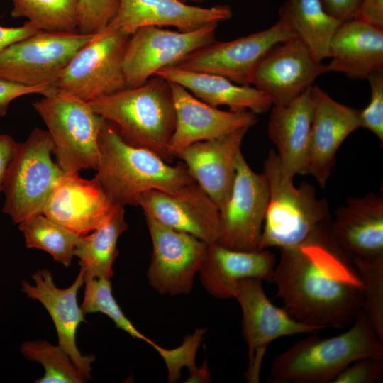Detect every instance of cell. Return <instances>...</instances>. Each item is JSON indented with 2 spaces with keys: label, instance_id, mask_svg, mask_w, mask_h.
<instances>
[{
  "label": "cell",
  "instance_id": "obj_1",
  "mask_svg": "<svg viewBox=\"0 0 383 383\" xmlns=\"http://www.w3.org/2000/svg\"><path fill=\"white\" fill-rule=\"evenodd\" d=\"M328 226L299 247L280 250L271 280L282 308L320 330L348 327L362 309L360 275L333 241Z\"/></svg>",
  "mask_w": 383,
  "mask_h": 383
},
{
  "label": "cell",
  "instance_id": "obj_2",
  "mask_svg": "<svg viewBox=\"0 0 383 383\" xmlns=\"http://www.w3.org/2000/svg\"><path fill=\"white\" fill-rule=\"evenodd\" d=\"M96 170L95 177L106 194L123 207L138 206L139 197L148 191L175 193L196 182L183 162L170 165L150 150L128 144L105 119L99 138Z\"/></svg>",
  "mask_w": 383,
  "mask_h": 383
},
{
  "label": "cell",
  "instance_id": "obj_3",
  "mask_svg": "<svg viewBox=\"0 0 383 383\" xmlns=\"http://www.w3.org/2000/svg\"><path fill=\"white\" fill-rule=\"evenodd\" d=\"M344 332L326 338L311 335L273 360L271 382L331 383L349 364L363 357H383V340L360 311Z\"/></svg>",
  "mask_w": 383,
  "mask_h": 383
},
{
  "label": "cell",
  "instance_id": "obj_4",
  "mask_svg": "<svg viewBox=\"0 0 383 383\" xmlns=\"http://www.w3.org/2000/svg\"><path fill=\"white\" fill-rule=\"evenodd\" d=\"M94 111L111 123L128 144L172 161L168 144L176 123L169 82L154 75L143 84L126 87L89 102Z\"/></svg>",
  "mask_w": 383,
  "mask_h": 383
},
{
  "label": "cell",
  "instance_id": "obj_5",
  "mask_svg": "<svg viewBox=\"0 0 383 383\" xmlns=\"http://www.w3.org/2000/svg\"><path fill=\"white\" fill-rule=\"evenodd\" d=\"M269 186V201L260 250L299 247L320 228L329 223L328 203L318 199L314 187L302 182L298 187L284 172L274 149L264 161Z\"/></svg>",
  "mask_w": 383,
  "mask_h": 383
},
{
  "label": "cell",
  "instance_id": "obj_6",
  "mask_svg": "<svg viewBox=\"0 0 383 383\" xmlns=\"http://www.w3.org/2000/svg\"><path fill=\"white\" fill-rule=\"evenodd\" d=\"M33 106L48 128L62 170H96L104 118L89 103L57 89L33 102Z\"/></svg>",
  "mask_w": 383,
  "mask_h": 383
},
{
  "label": "cell",
  "instance_id": "obj_7",
  "mask_svg": "<svg viewBox=\"0 0 383 383\" xmlns=\"http://www.w3.org/2000/svg\"><path fill=\"white\" fill-rule=\"evenodd\" d=\"M52 138L47 130L34 128L18 143L4 179L2 211L19 224L43 213L55 186L65 172L52 161Z\"/></svg>",
  "mask_w": 383,
  "mask_h": 383
},
{
  "label": "cell",
  "instance_id": "obj_8",
  "mask_svg": "<svg viewBox=\"0 0 383 383\" xmlns=\"http://www.w3.org/2000/svg\"><path fill=\"white\" fill-rule=\"evenodd\" d=\"M95 34L40 30L0 52V78L28 87L56 88L60 74Z\"/></svg>",
  "mask_w": 383,
  "mask_h": 383
},
{
  "label": "cell",
  "instance_id": "obj_9",
  "mask_svg": "<svg viewBox=\"0 0 383 383\" xmlns=\"http://www.w3.org/2000/svg\"><path fill=\"white\" fill-rule=\"evenodd\" d=\"M131 35L122 30L96 33L60 74L56 89L90 102L128 87L123 62Z\"/></svg>",
  "mask_w": 383,
  "mask_h": 383
},
{
  "label": "cell",
  "instance_id": "obj_10",
  "mask_svg": "<svg viewBox=\"0 0 383 383\" xmlns=\"http://www.w3.org/2000/svg\"><path fill=\"white\" fill-rule=\"evenodd\" d=\"M262 282L257 279H242L233 294L242 311V331L248 349L245 377L250 383L260 382L263 358L272 342L284 336L320 331L296 321L283 308L272 303Z\"/></svg>",
  "mask_w": 383,
  "mask_h": 383
},
{
  "label": "cell",
  "instance_id": "obj_11",
  "mask_svg": "<svg viewBox=\"0 0 383 383\" xmlns=\"http://www.w3.org/2000/svg\"><path fill=\"white\" fill-rule=\"evenodd\" d=\"M268 201L265 174L254 172L240 152L230 196L219 210L216 243L233 250H259Z\"/></svg>",
  "mask_w": 383,
  "mask_h": 383
},
{
  "label": "cell",
  "instance_id": "obj_12",
  "mask_svg": "<svg viewBox=\"0 0 383 383\" xmlns=\"http://www.w3.org/2000/svg\"><path fill=\"white\" fill-rule=\"evenodd\" d=\"M282 18L270 28L233 40H216L195 50L176 66L190 71L224 77L231 82L250 86L255 70L274 46L294 38Z\"/></svg>",
  "mask_w": 383,
  "mask_h": 383
},
{
  "label": "cell",
  "instance_id": "obj_13",
  "mask_svg": "<svg viewBox=\"0 0 383 383\" xmlns=\"http://www.w3.org/2000/svg\"><path fill=\"white\" fill-rule=\"evenodd\" d=\"M218 23L191 31H172L144 26L130 37L123 57V70L128 87H138L160 70L178 64L195 50L216 40Z\"/></svg>",
  "mask_w": 383,
  "mask_h": 383
},
{
  "label": "cell",
  "instance_id": "obj_14",
  "mask_svg": "<svg viewBox=\"0 0 383 383\" xmlns=\"http://www.w3.org/2000/svg\"><path fill=\"white\" fill-rule=\"evenodd\" d=\"M145 217L152 245L146 272L149 284L162 295L189 294L209 243L150 216Z\"/></svg>",
  "mask_w": 383,
  "mask_h": 383
},
{
  "label": "cell",
  "instance_id": "obj_15",
  "mask_svg": "<svg viewBox=\"0 0 383 383\" xmlns=\"http://www.w3.org/2000/svg\"><path fill=\"white\" fill-rule=\"evenodd\" d=\"M328 72L296 38L274 46L257 65L252 79L255 87L271 100L272 106L286 105L313 87Z\"/></svg>",
  "mask_w": 383,
  "mask_h": 383
},
{
  "label": "cell",
  "instance_id": "obj_16",
  "mask_svg": "<svg viewBox=\"0 0 383 383\" xmlns=\"http://www.w3.org/2000/svg\"><path fill=\"white\" fill-rule=\"evenodd\" d=\"M120 206L109 196L96 177L87 179L78 172H69L55 186L43 213L84 236L107 223Z\"/></svg>",
  "mask_w": 383,
  "mask_h": 383
},
{
  "label": "cell",
  "instance_id": "obj_17",
  "mask_svg": "<svg viewBox=\"0 0 383 383\" xmlns=\"http://www.w3.org/2000/svg\"><path fill=\"white\" fill-rule=\"evenodd\" d=\"M32 278L33 284L26 279L21 282V291L30 299L38 301L45 308L55 325L58 345L89 380L95 356L82 355L76 343L78 327L86 322L84 313L77 301L78 292L84 283V271L80 269L74 281L67 288L57 287L52 272L48 269L38 270Z\"/></svg>",
  "mask_w": 383,
  "mask_h": 383
},
{
  "label": "cell",
  "instance_id": "obj_18",
  "mask_svg": "<svg viewBox=\"0 0 383 383\" xmlns=\"http://www.w3.org/2000/svg\"><path fill=\"white\" fill-rule=\"evenodd\" d=\"M168 82L176 113L175 127L167 148L172 160L191 144L249 128L257 121L252 111L220 110L197 99L182 86Z\"/></svg>",
  "mask_w": 383,
  "mask_h": 383
},
{
  "label": "cell",
  "instance_id": "obj_19",
  "mask_svg": "<svg viewBox=\"0 0 383 383\" xmlns=\"http://www.w3.org/2000/svg\"><path fill=\"white\" fill-rule=\"evenodd\" d=\"M145 216L172 228L194 235L206 243H216L219 210L196 183L175 193L150 190L138 199Z\"/></svg>",
  "mask_w": 383,
  "mask_h": 383
},
{
  "label": "cell",
  "instance_id": "obj_20",
  "mask_svg": "<svg viewBox=\"0 0 383 383\" xmlns=\"http://www.w3.org/2000/svg\"><path fill=\"white\" fill-rule=\"evenodd\" d=\"M313 116L307 155V174L324 188L344 140L360 128V110L338 102L318 86L311 88Z\"/></svg>",
  "mask_w": 383,
  "mask_h": 383
},
{
  "label": "cell",
  "instance_id": "obj_21",
  "mask_svg": "<svg viewBox=\"0 0 383 383\" xmlns=\"http://www.w3.org/2000/svg\"><path fill=\"white\" fill-rule=\"evenodd\" d=\"M331 237L353 262L383 259V196L349 197L335 211Z\"/></svg>",
  "mask_w": 383,
  "mask_h": 383
},
{
  "label": "cell",
  "instance_id": "obj_22",
  "mask_svg": "<svg viewBox=\"0 0 383 383\" xmlns=\"http://www.w3.org/2000/svg\"><path fill=\"white\" fill-rule=\"evenodd\" d=\"M248 130L243 128L217 138L194 143L176 156L218 210L230 196L237 159Z\"/></svg>",
  "mask_w": 383,
  "mask_h": 383
},
{
  "label": "cell",
  "instance_id": "obj_23",
  "mask_svg": "<svg viewBox=\"0 0 383 383\" xmlns=\"http://www.w3.org/2000/svg\"><path fill=\"white\" fill-rule=\"evenodd\" d=\"M232 15L227 5L203 8L177 0H119L116 15L104 30H122L133 34L139 28L152 26H174L187 32L227 21Z\"/></svg>",
  "mask_w": 383,
  "mask_h": 383
},
{
  "label": "cell",
  "instance_id": "obj_24",
  "mask_svg": "<svg viewBox=\"0 0 383 383\" xmlns=\"http://www.w3.org/2000/svg\"><path fill=\"white\" fill-rule=\"evenodd\" d=\"M275 265L276 257L269 249L243 251L213 243L208 244L199 273L208 293L218 299H230L242 279L271 282Z\"/></svg>",
  "mask_w": 383,
  "mask_h": 383
},
{
  "label": "cell",
  "instance_id": "obj_25",
  "mask_svg": "<svg viewBox=\"0 0 383 383\" xmlns=\"http://www.w3.org/2000/svg\"><path fill=\"white\" fill-rule=\"evenodd\" d=\"M267 133L285 173L307 174V155L313 116L311 89L283 106H272Z\"/></svg>",
  "mask_w": 383,
  "mask_h": 383
},
{
  "label": "cell",
  "instance_id": "obj_26",
  "mask_svg": "<svg viewBox=\"0 0 383 383\" xmlns=\"http://www.w3.org/2000/svg\"><path fill=\"white\" fill-rule=\"evenodd\" d=\"M328 72L365 79L383 72V29L357 20L341 23L329 47Z\"/></svg>",
  "mask_w": 383,
  "mask_h": 383
},
{
  "label": "cell",
  "instance_id": "obj_27",
  "mask_svg": "<svg viewBox=\"0 0 383 383\" xmlns=\"http://www.w3.org/2000/svg\"><path fill=\"white\" fill-rule=\"evenodd\" d=\"M155 75L182 86L195 97L214 107L223 105L233 111H250L258 114L272 106L270 98L256 87L237 84L218 74L172 65L160 70Z\"/></svg>",
  "mask_w": 383,
  "mask_h": 383
},
{
  "label": "cell",
  "instance_id": "obj_28",
  "mask_svg": "<svg viewBox=\"0 0 383 383\" xmlns=\"http://www.w3.org/2000/svg\"><path fill=\"white\" fill-rule=\"evenodd\" d=\"M279 16L316 61L328 57L331 42L343 21L330 15L321 0H287Z\"/></svg>",
  "mask_w": 383,
  "mask_h": 383
},
{
  "label": "cell",
  "instance_id": "obj_29",
  "mask_svg": "<svg viewBox=\"0 0 383 383\" xmlns=\"http://www.w3.org/2000/svg\"><path fill=\"white\" fill-rule=\"evenodd\" d=\"M128 229L124 207L121 206L107 223L80 237L74 256L79 258L84 279L113 277V263L118 255V240Z\"/></svg>",
  "mask_w": 383,
  "mask_h": 383
},
{
  "label": "cell",
  "instance_id": "obj_30",
  "mask_svg": "<svg viewBox=\"0 0 383 383\" xmlns=\"http://www.w3.org/2000/svg\"><path fill=\"white\" fill-rule=\"evenodd\" d=\"M25 245L49 253L53 259L69 267L80 237L43 213L35 216L18 224Z\"/></svg>",
  "mask_w": 383,
  "mask_h": 383
},
{
  "label": "cell",
  "instance_id": "obj_31",
  "mask_svg": "<svg viewBox=\"0 0 383 383\" xmlns=\"http://www.w3.org/2000/svg\"><path fill=\"white\" fill-rule=\"evenodd\" d=\"M13 18H25L40 30H78L79 0H11Z\"/></svg>",
  "mask_w": 383,
  "mask_h": 383
},
{
  "label": "cell",
  "instance_id": "obj_32",
  "mask_svg": "<svg viewBox=\"0 0 383 383\" xmlns=\"http://www.w3.org/2000/svg\"><path fill=\"white\" fill-rule=\"evenodd\" d=\"M84 293L82 305L83 313H101L111 319L116 327L133 338L143 340L164 357L167 350L160 346L139 331L128 319L116 301L112 291L111 279L104 278L84 279Z\"/></svg>",
  "mask_w": 383,
  "mask_h": 383
},
{
  "label": "cell",
  "instance_id": "obj_33",
  "mask_svg": "<svg viewBox=\"0 0 383 383\" xmlns=\"http://www.w3.org/2000/svg\"><path fill=\"white\" fill-rule=\"evenodd\" d=\"M23 356L29 361L41 364L44 375L36 383H84L87 380L79 371L69 355L59 345L47 340L23 342L20 347Z\"/></svg>",
  "mask_w": 383,
  "mask_h": 383
},
{
  "label": "cell",
  "instance_id": "obj_34",
  "mask_svg": "<svg viewBox=\"0 0 383 383\" xmlns=\"http://www.w3.org/2000/svg\"><path fill=\"white\" fill-rule=\"evenodd\" d=\"M362 284V311L383 340V259L356 262Z\"/></svg>",
  "mask_w": 383,
  "mask_h": 383
},
{
  "label": "cell",
  "instance_id": "obj_35",
  "mask_svg": "<svg viewBox=\"0 0 383 383\" xmlns=\"http://www.w3.org/2000/svg\"><path fill=\"white\" fill-rule=\"evenodd\" d=\"M119 0H79L78 30L94 34L103 30L117 13Z\"/></svg>",
  "mask_w": 383,
  "mask_h": 383
},
{
  "label": "cell",
  "instance_id": "obj_36",
  "mask_svg": "<svg viewBox=\"0 0 383 383\" xmlns=\"http://www.w3.org/2000/svg\"><path fill=\"white\" fill-rule=\"evenodd\" d=\"M371 88L367 106L359 112L360 128L372 132L383 143V72L376 73L367 79Z\"/></svg>",
  "mask_w": 383,
  "mask_h": 383
},
{
  "label": "cell",
  "instance_id": "obj_37",
  "mask_svg": "<svg viewBox=\"0 0 383 383\" xmlns=\"http://www.w3.org/2000/svg\"><path fill=\"white\" fill-rule=\"evenodd\" d=\"M383 372V357H363L346 366L331 383H373Z\"/></svg>",
  "mask_w": 383,
  "mask_h": 383
},
{
  "label": "cell",
  "instance_id": "obj_38",
  "mask_svg": "<svg viewBox=\"0 0 383 383\" xmlns=\"http://www.w3.org/2000/svg\"><path fill=\"white\" fill-rule=\"evenodd\" d=\"M57 89L48 87H28L0 78V116H4L14 99L28 94L48 95Z\"/></svg>",
  "mask_w": 383,
  "mask_h": 383
},
{
  "label": "cell",
  "instance_id": "obj_39",
  "mask_svg": "<svg viewBox=\"0 0 383 383\" xmlns=\"http://www.w3.org/2000/svg\"><path fill=\"white\" fill-rule=\"evenodd\" d=\"M353 19L383 29V0H362Z\"/></svg>",
  "mask_w": 383,
  "mask_h": 383
},
{
  "label": "cell",
  "instance_id": "obj_40",
  "mask_svg": "<svg viewBox=\"0 0 383 383\" xmlns=\"http://www.w3.org/2000/svg\"><path fill=\"white\" fill-rule=\"evenodd\" d=\"M324 9L332 16L344 22L353 19L362 0H321Z\"/></svg>",
  "mask_w": 383,
  "mask_h": 383
},
{
  "label": "cell",
  "instance_id": "obj_41",
  "mask_svg": "<svg viewBox=\"0 0 383 383\" xmlns=\"http://www.w3.org/2000/svg\"><path fill=\"white\" fill-rule=\"evenodd\" d=\"M38 31L40 30L29 21L18 27H4L0 25V52L9 45Z\"/></svg>",
  "mask_w": 383,
  "mask_h": 383
},
{
  "label": "cell",
  "instance_id": "obj_42",
  "mask_svg": "<svg viewBox=\"0 0 383 383\" xmlns=\"http://www.w3.org/2000/svg\"><path fill=\"white\" fill-rule=\"evenodd\" d=\"M18 143L9 135L0 134V194Z\"/></svg>",
  "mask_w": 383,
  "mask_h": 383
},
{
  "label": "cell",
  "instance_id": "obj_43",
  "mask_svg": "<svg viewBox=\"0 0 383 383\" xmlns=\"http://www.w3.org/2000/svg\"><path fill=\"white\" fill-rule=\"evenodd\" d=\"M177 1L184 3V4H189V2L200 3L203 1L204 0H177Z\"/></svg>",
  "mask_w": 383,
  "mask_h": 383
}]
</instances>
